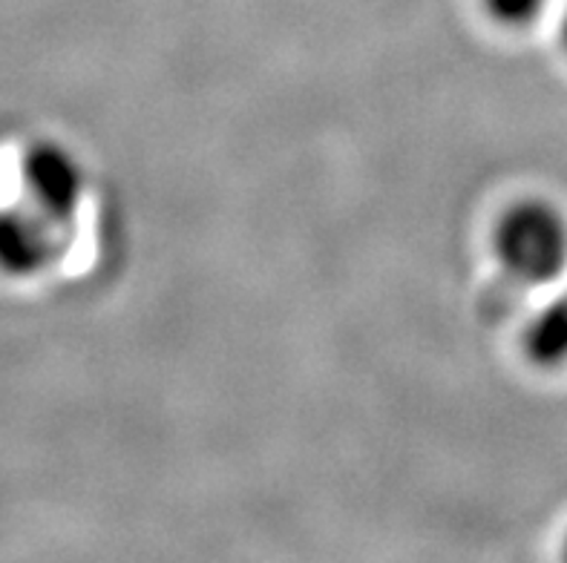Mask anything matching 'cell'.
Instances as JSON below:
<instances>
[{
	"label": "cell",
	"instance_id": "cell-1",
	"mask_svg": "<svg viewBox=\"0 0 567 563\" xmlns=\"http://www.w3.org/2000/svg\"><path fill=\"white\" fill-rule=\"evenodd\" d=\"M489 248L511 279L550 285L567 268V216L547 199L513 201L493 225Z\"/></svg>",
	"mask_w": 567,
	"mask_h": 563
},
{
	"label": "cell",
	"instance_id": "cell-2",
	"mask_svg": "<svg viewBox=\"0 0 567 563\" xmlns=\"http://www.w3.org/2000/svg\"><path fill=\"white\" fill-rule=\"evenodd\" d=\"M21 199L50 219L75 228L86 196V170L81 158L55 138L27 144L18 165Z\"/></svg>",
	"mask_w": 567,
	"mask_h": 563
},
{
	"label": "cell",
	"instance_id": "cell-3",
	"mask_svg": "<svg viewBox=\"0 0 567 563\" xmlns=\"http://www.w3.org/2000/svg\"><path fill=\"white\" fill-rule=\"evenodd\" d=\"M72 228L50 219L29 201L0 205V273L32 279L55 268L70 250Z\"/></svg>",
	"mask_w": 567,
	"mask_h": 563
},
{
	"label": "cell",
	"instance_id": "cell-4",
	"mask_svg": "<svg viewBox=\"0 0 567 563\" xmlns=\"http://www.w3.org/2000/svg\"><path fill=\"white\" fill-rule=\"evenodd\" d=\"M525 357L539 368L556 372L567 365V288L542 307L522 334Z\"/></svg>",
	"mask_w": 567,
	"mask_h": 563
},
{
	"label": "cell",
	"instance_id": "cell-5",
	"mask_svg": "<svg viewBox=\"0 0 567 563\" xmlns=\"http://www.w3.org/2000/svg\"><path fill=\"white\" fill-rule=\"evenodd\" d=\"M484 12L504 29L533 27L545 14L550 0H482Z\"/></svg>",
	"mask_w": 567,
	"mask_h": 563
},
{
	"label": "cell",
	"instance_id": "cell-6",
	"mask_svg": "<svg viewBox=\"0 0 567 563\" xmlns=\"http://www.w3.org/2000/svg\"><path fill=\"white\" fill-rule=\"evenodd\" d=\"M559 41H561V50L567 52V9H565V14H561V21H559Z\"/></svg>",
	"mask_w": 567,
	"mask_h": 563
},
{
	"label": "cell",
	"instance_id": "cell-7",
	"mask_svg": "<svg viewBox=\"0 0 567 563\" xmlns=\"http://www.w3.org/2000/svg\"><path fill=\"white\" fill-rule=\"evenodd\" d=\"M565 557H567V541H565Z\"/></svg>",
	"mask_w": 567,
	"mask_h": 563
}]
</instances>
